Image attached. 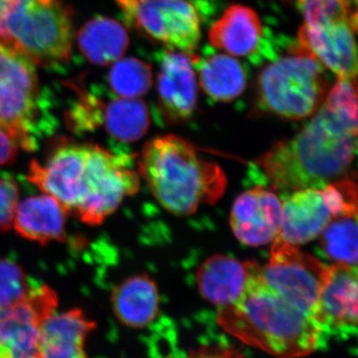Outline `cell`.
I'll return each instance as SVG.
<instances>
[{"mask_svg":"<svg viewBox=\"0 0 358 358\" xmlns=\"http://www.w3.org/2000/svg\"><path fill=\"white\" fill-rule=\"evenodd\" d=\"M310 117L300 133L258 160L278 192L322 189L348 173L357 150V79H338Z\"/></svg>","mask_w":358,"mask_h":358,"instance_id":"6da1fadb","label":"cell"},{"mask_svg":"<svg viewBox=\"0 0 358 358\" xmlns=\"http://www.w3.org/2000/svg\"><path fill=\"white\" fill-rule=\"evenodd\" d=\"M249 262L243 296L217 308L218 324L227 333L279 358L307 357L319 350L324 336L317 320L270 288L261 266Z\"/></svg>","mask_w":358,"mask_h":358,"instance_id":"7a4b0ae2","label":"cell"},{"mask_svg":"<svg viewBox=\"0 0 358 358\" xmlns=\"http://www.w3.org/2000/svg\"><path fill=\"white\" fill-rule=\"evenodd\" d=\"M138 166L155 199L176 216L192 215L200 205L215 203L227 186L217 164L202 159L192 143L173 134L148 141Z\"/></svg>","mask_w":358,"mask_h":358,"instance_id":"3957f363","label":"cell"},{"mask_svg":"<svg viewBox=\"0 0 358 358\" xmlns=\"http://www.w3.org/2000/svg\"><path fill=\"white\" fill-rule=\"evenodd\" d=\"M72 18L71 8L56 1L0 0V41L33 64H64L72 50Z\"/></svg>","mask_w":358,"mask_h":358,"instance_id":"277c9868","label":"cell"},{"mask_svg":"<svg viewBox=\"0 0 358 358\" xmlns=\"http://www.w3.org/2000/svg\"><path fill=\"white\" fill-rule=\"evenodd\" d=\"M109 173L105 148L91 143H62L43 164L33 160L27 178L77 216L95 201Z\"/></svg>","mask_w":358,"mask_h":358,"instance_id":"5b68a950","label":"cell"},{"mask_svg":"<svg viewBox=\"0 0 358 358\" xmlns=\"http://www.w3.org/2000/svg\"><path fill=\"white\" fill-rule=\"evenodd\" d=\"M326 68L298 44L263 68L257 80V103L282 119H307L329 92Z\"/></svg>","mask_w":358,"mask_h":358,"instance_id":"8992f818","label":"cell"},{"mask_svg":"<svg viewBox=\"0 0 358 358\" xmlns=\"http://www.w3.org/2000/svg\"><path fill=\"white\" fill-rule=\"evenodd\" d=\"M127 23L145 36L193 56L201 39L196 8L188 0H115Z\"/></svg>","mask_w":358,"mask_h":358,"instance_id":"52a82bcc","label":"cell"},{"mask_svg":"<svg viewBox=\"0 0 358 358\" xmlns=\"http://www.w3.org/2000/svg\"><path fill=\"white\" fill-rule=\"evenodd\" d=\"M39 96L34 64L0 41V129L10 134L22 150L34 148L29 131L38 113Z\"/></svg>","mask_w":358,"mask_h":358,"instance_id":"ba28073f","label":"cell"},{"mask_svg":"<svg viewBox=\"0 0 358 358\" xmlns=\"http://www.w3.org/2000/svg\"><path fill=\"white\" fill-rule=\"evenodd\" d=\"M327 268L315 257L277 237L271 249L270 260L261 267V274L275 293L315 317Z\"/></svg>","mask_w":358,"mask_h":358,"instance_id":"9c48e42d","label":"cell"},{"mask_svg":"<svg viewBox=\"0 0 358 358\" xmlns=\"http://www.w3.org/2000/svg\"><path fill=\"white\" fill-rule=\"evenodd\" d=\"M57 306L56 292L39 286L24 300L0 308V358H35L40 329Z\"/></svg>","mask_w":358,"mask_h":358,"instance_id":"30bf717a","label":"cell"},{"mask_svg":"<svg viewBox=\"0 0 358 358\" xmlns=\"http://www.w3.org/2000/svg\"><path fill=\"white\" fill-rule=\"evenodd\" d=\"M357 20L352 18L315 24L303 23L296 44L338 79H357Z\"/></svg>","mask_w":358,"mask_h":358,"instance_id":"8fae6325","label":"cell"},{"mask_svg":"<svg viewBox=\"0 0 358 358\" xmlns=\"http://www.w3.org/2000/svg\"><path fill=\"white\" fill-rule=\"evenodd\" d=\"M357 267L334 264L327 268L315 312L324 336L350 338L357 334Z\"/></svg>","mask_w":358,"mask_h":358,"instance_id":"7c38bea8","label":"cell"},{"mask_svg":"<svg viewBox=\"0 0 358 358\" xmlns=\"http://www.w3.org/2000/svg\"><path fill=\"white\" fill-rule=\"evenodd\" d=\"M230 225L237 239L247 246L271 243L281 230L282 202L266 188L250 189L233 204Z\"/></svg>","mask_w":358,"mask_h":358,"instance_id":"4fadbf2b","label":"cell"},{"mask_svg":"<svg viewBox=\"0 0 358 358\" xmlns=\"http://www.w3.org/2000/svg\"><path fill=\"white\" fill-rule=\"evenodd\" d=\"M157 92L162 114L167 122L179 124L192 119L197 103V81L192 56L179 51L162 54Z\"/></svg>","mask_w":358,"mask_h":358,"instance_id":"5bb4252c","label":"cell"},{"mask_svg":"<svg viewBox=\"0 0 358 358\" xmlns=\"http://www.w3.org/2000/svg\"><path fill=\"white\" fill-rule=\"evenodd\" d=\"M333 219L322 189L307 188L289 193L282 203V225L278 238L300 246L322 234Z\"/></svg>","mask_w":358,"mask_h":358,"instance_id":"9a60e30c","label":"cell"},{"mask_svg":"<svg viewBox=\"0 0 358 358\" xmlns=\"http://www.w3.org/2000/svg\"><path fill=\"white\" fill-rule=\"evenodd\" d=\"M95 327L79 308L53 313L40 329L35 358H87L85 341Z\"/></svg>","mask_w":358,"mask_h":358,"instance_id":"2e32d148","label":"cell"},{"mask_svg":"<svg viewBox=\"0 0 358 358\" xmlns=\"http://www.w3.org/2000/svg\"><path fill=\"white\" fill-rule=\"evenodd\" d=\"M263 25L255 10L234 4L212 24L208 40L212 47L233 57H246L258 48L263 36Z\"/></svg>","mask_w":358,"mask_h":358,"instance_id":"e0dca14e","label":"cell"},{"mask_svg":"<svg viewBox=\"0 0 358 358\" xmlns=\"http://www.w3.org/2000/svg\"><path fill=\"white\" fill-rule=\"evenodd\" d=\"M249 279V262L229 256L207 259L197 272V286L201 296L216 307L233 305L240 300Z\"/></svg>","mask_w":358,"mask_h":358,"instance_id":"ac0fdd59","label":"cell"},{"mask_svg":"<svg viewBox=\"0 0 358 358\" xmlns=\"http://www.w3.org/2000/svg\"><path fill=\"white\" fill-rule=\"evenodd\" d=\"M67 215L57 200L38 195L18 203L13 226L20 236L41 245L64 241Z\"/></svg>","mask_w":358,"mask_h":358,"instance_id":"d6986e66","label":"cell"},{"mask_svg":"<svg viewBox=\"0 0 358 358\" xmlns=\"http://www.w3.org/2000/svg\"><path fill=\"white\" fill-rule=\"evenodd\" d=\"M112 307L122 324L143 329L159 313L157 284L148 275H134L120 282L112 292Z\"/></svg>","mask_w":358,"mask_h":358,"instance_id":"ffe728a7","label":"cell"},{"mask_svg":"<svg viewBox=\"0 0 358 358\" xmlns=\"http://www.w3.org/2000/svg\"><path fill=\"white\" fill-rule=\"evenodd\" d=\"M199 84L207 96L217 102L229 103L246 88L247 76L241 63L228 54H215L200 59L192 56Z\"/></svg>","mask_w":358,"mask_h":358,"instance_id":"44dd1931","label":"cell"},{"mask_svg":"<svg viewBox=\"0 0 358 358\" xmlns=\"http://www.w3.org/2000/svg\"><path fill=\"white\" fill-rule=\"evenodd\" d=\"M78 44L92 64L108 65L124 55L129 46V35L117 21L96 16L80 29Z\"/></svg>","mask_w":358,"mask_h":358,"instance_id":"7402d4cb","label":"cell"},{"mask_svg":"<svg viewBox=\"0 0 358 358\" xmlns=\"http://www.w3.org/2000/svg\"><path fill=\"white\" fill-rule=\"evenodd\" d=\"M102 124L115 140L134 143L148 133L150 112L145 103L138 99H114L103 103Z\"/></svg>","mask_w":358,"mask_h":358,"instance_id":"603a6c76","label":"cell"},{"mask_svg":"<svg viewBox=\"0 0 358 358\" xmlns=\"http://www.w3.org/2000/svg\"><path fill=\"white\" fill-rule=\"evenodd\" d=\"M322 244L326 255L336 264L357 265V215L331 219L322 231Z\"/></svg>","mask_w":358,"mask_h":358,"instance_id":"cb8c5ba5","label":"cell"},{"mask_svg":"<svg viewBox=\"0 0 358 358\" xmlns=\"http://www.w3.org/2000/svg\"><path fill=\"white\" fill-rule=\"evenodd\" d=\"M109 83L120 98H140L152 87V67L138 59H122L110 69Z\"/></svg>","mask_w":358,"mask_h":358,"instance_id":"d4e9b609","label":"cell"},{"mask_svg":"<svg viewBox=\"0 0 358 358\" xmlns=\"http://www.w3.org/2000/svg\"><path fill=\"white\" fill-rule=\"evenodd\" d=\"M32 289L27 275L18 264L0 259V308L24 300Z\"/></svg>","mask_w":358,"mask_h":358,"instance_id":"484cf974","label":"cell"},{"mask_svg":"<svg viewBox=\"0 0 358 358\" xmlns=\"http://www.w3.org/2000/svg\"><path fill=\"white\" fill-rule=\"evenodd\" d=\"M303 17V23L315 24L326 21L352 18L357 20V13L352 11L343 0H296Z\"/></svg>","mask_w":358,"mask_h":358,"instance_id":"4316f807","label":"cell"},{"mask_svg":"<svg viewBox=\"0 0 358 358\" xmlns=\"http://www.w3.org/2000/svg\"><path fill=\"white\" fill-rule=\"evenodd\" d=\"M322 190L333 219L357 215V187L352 179H338Z\"/></svg>","mask_w":358,"mask_h":358,"instance_id":"83f0119b","label":"cell"},{"mask_svg":"<svg viewBox=\"0 0 358 358\" xmlns=\"http://www.w3.org/2000/svg\"><path fill=\"white\" fill-rule=\"evenodd\" d=\"M20 189L13 179L0 178V234L13 228Z\"/></svg>","mask_w":358,"mask_h":358,"instance_id":"f1b7e54d","label":"cell"},{"mask_svg":"<svg viewBox=\"0 0 358 358\" xmlns=\"http://www.w3.org/2000/svg\"><path fill=\"white\" fill-rule=\"evenodd\" d=\"M21 147L10 134L0 129V167L13 164Z\"/></svg>","mask_w":358,"mask_h":358,"instance_id":"f546056e","label":"cell"},{"mask_svg":"<svg viewBox=\"0 0 358 358\" xmlns=\"http://www.w3.org/2000/svg\"><path fill=\"white\" fill-rule=\"evenodd\" d=\"M185 358H242L237 352L227 348H204L195 350Z\"/></svg>","mask_w":358,"mask_h":358,"instance_id":"4dcf8cb0","label":"cell"},{"mask_svg":"<svg viewBox=\"0 0 358 358\" xmlns=\"http://www.w3.org/2000/svg\"><path fill=\"white\" fill-rule=\"evenodd\" d=\"M348 6L355 13H357V0H343Z\"/></svg>","mask_w":358,"mask_h":358,"instance_id":"1f68e13d","label":"cell"},{"mask_svg":"<svg viewBox=\"0 0 358 358\" xmlns=\"http://www.w3.org/2000/svg\"><path fill=\"white\" fill-rule=\"evenodd\" d=\"M40 2L44 4L53 3V2L57 1V0H39Z\"/></svg>","mask_w":358,"mask_h":358,"instance_id":"d6a6232c","label":"cell"}]
</instances>
